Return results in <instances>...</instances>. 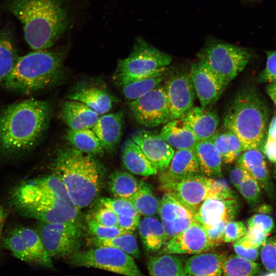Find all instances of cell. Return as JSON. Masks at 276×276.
I'll use <instances>...</instances> for the list:
<instances>
[{"instance_id": "obj_1", "label": "cell", "mask_w": 276, "mask_h": 276, "mask_svg": "<svg viewBox=\"0 0 276 276\" xmlns=\"http://www.w3.org/2000/svg\"><path fill=\"white\" fill-rule=\"evenodd\" d=\"M10 207L25 218L42 223L78 222L79 209L55 174L15 185L8 194Z\"/></svg>"}, {"instance_id": "obj_2", "label": "cell", "mask_w": 276, "mask_h": 276, "mask_svg": "<svg viewBox=\"0 0 276 276\" xmlns=\"http://www.w3.org/2000/svg\"><path fill=\"white\" fill-rule=\"evenodd\" d=\"M45 101L28 99L0 109V159H12L33 150L47 128Z\"/></svg>"}, {"instance_id": "obj_3", "label": "cell", "mask_w": 276, "mask_h": 276, "mask_svg": "<svg viewBox=\"0 0 276 276\" xmlns=\"http://www.w3.org/2000/svg\"><path fill=\"white\" fill-rule=\"evenodd\" d=\"M3 7L21 22L25 39L33 51L51 48L68 26L63 0H8Z\"/></svg>"}, {"instance_id": "obj_4", "label": "cell", "mask_w": 276, "mask_h": 276, "mask_svg": "<svg viewBox=\"0 0 276 276\" xmlns=\"http://www.w3.org/2000/svg\"><path fill=\"white\" fill-rule=\"evenodd\" d=\"M50 168L61 180L72 202L79 209L89 205L100 189V171L91 155L76 149L59 151Z\"/></svg>"}, {"instance_id": "obj_5", "label": "cell", "mask_w": 276, "mask_h": 276, "mask_svg": "<svg viewBox=\"0 0 276 276\" xmlns=\"http://www.w3.org/2000/svg\"><path fill=\"white\" fill-rule=\"evenodd\" d=\"M268 113L265 103L253 89L239 92L224 117V126L239 139L244 150L263 151L267 139Z\"/></svg>"}, {"instance_id": "obj_6", "label": "cell", "mask_w": 276, "mask_h": 276, "mask_svg": "<svg viewBox=\"0 0 276 276\" xmlns=\"http://www.w3.org/2000/svg\"><path fill=\"white\" fill-rule=\"evenodd\" d=\"M34 50L18 57L10 74L3 80L12 91L29 94L54 84L61 75L65 51Z\"/></svg>"}, {"instance_id": "obj_7", "label": "cell", "mask_w": 276, "mask_h": 276, "mask_svg": "<svg viewBox=\"0 0 276 276\" xmlns=\"http://www.w3.org/2000/svg\"><path fill=\"white\" fill-rule=\"evenodd\" d=\"M171 61L169 54L139 37L129 55L119 60L112 79L116 84L122 87L166 70Z\"/></svg>"}, {"instance_id": "obj_8", "label": "cell", "mask_w": 276, "mask_h": 276, "mask_svg": "<svg viewBox=\"0 0 276 276\" xmlns=\"http://www.w3.org/2000/svg\"><path fill=\"white\" fill-rule=\"evenodd\" d=\"M197 56L199 61L206 64L227 85L244 70L251 55L245 48L215 42L203 48Z\"/></svg>"}, {"instance_id": "obj_9", "label": "cell", "mask_w": 276, "mask_h": 276, "mask_svg": "<svg viewBox=\"0 0 276 276\" xmlns=\"http://www.w3.org/2000/svg\"><path fill=\"white\" fill-rule=\"evenodd\" d=\"M2 246L15 258L30 264L53 267L52 258L43 244L37 231L25 226H16L3 234Z\"/></svg>"}, {"instance_id": "obj_10", "label": "cell", "mask_w": 276, "mask_h": 276, "mask_svg": "<svg viewBox=\"0 0 276 276\" xmlns=\"http://www.w3.org/2000/svg\"><path fill=\"white\" fill-rule=\"evenodd\" d=\"M72 256V263L77 266L99 268L128 276L143 275L132 257L116 248L98 246Z\"/></svg>"}, {"instance_id": "obj_11", "label": "cell", "mask_w": 276, "mask_h": 276, "mask_svg": "<svg viewBox=\"0 0 276 276\" xmlns=\"http://www.w3.org/2000/svg\"><path fill=\"white\" fill-rule=\"evenodd\" d=\"M37 231L52 258L72 256L77 251L81 236L78 222H40Z\"/></svg>"}, {"instance_id": "obj_12", "label": "cell", "mask_w": 276, "mask_h": 276, "mask_svg": "<svg viewBox=\"0 0 276 276\" xmlns=\"http://www.w3.org/2000/svg\"><path fill=\"white\" fill-rule=\"evenodd\" d=\"M129 108L134 120L146 127L164 125L171 120L165 87L160 84L130 102Z\"/></svg>"}, {"instance_id": "obj_13", "label": "cell", "mask_w": 276, "mask_h": 276, "mask_svg": "<svg viewBox=\"0 0 276 276\" xmlns=\"http://www.w3.org/2000/svg\"><path fill=\"white\" fill-rule=\"evenodd\" d=\"M160 183L162 191L171 195L194 215L209 194L212 178L199 174Z\"/></svg>"}, {"instance_id": "obj_14", "label": "cell", "mask_w": 276, "mask_h": 276, "mask_svg": "<svg viewBox=\"0 0 276 276\" xmlns=\"http://www.w3.org/2000/svg\"><path fill=\"white\" fill-rule=\"evenodd\" d=\"M216 247L208 239L203 225L197 221L166 242L158 255H195Z\"/></svg>"}, {"instance_id": "obj_15", "label": "cell", "mask_w": 276, "mask_h": 276, "mask_svg": "<svg viewBox=\"0 0 276 276\" xmlns=\"http://www.w3.org/2000/svg\"><path fill=\"white\" fill-rule=\"evenodd\" d=\"M239 210L235 194H211L194 215L195 219L204 226L233 220Z\"/></svg>"}, {"instance_id": "obj_16", "label": "cell", "mask_w": 276, "mask_h": 276, "mask_svg": "<svg viewBox=\"0 0 276 276\" xmlns=\"http://www.w3.org/2000/svg\"><path fill=\"white\" fill-rule=\"evenodd\" d=\"M189 74L202 107H208L215 103L226 86L218 75L199 60L192 64Z\"/></svg>"}, {"instance_id": "obj_17", "label": "cell", "mask_w": 276, "mask_h": 276, "mask_svg": "<svg viewBox=\"0 0 276 276\" xmlns=\"http://www.w3.org/2000/svg\"><path fill=\"white\" fill-rule=\"evenodd\" d=\"M165 87L171 120L181 117L193 106L196 94L189 73L174 75Z\"/></svg>"}, {"instance_id": "obj_18", "label": "cell", "mask_w": 276, "mask_h": 276, "mask_svg": "<svg viewBox=\"0 0 276 276\" xmlns=\"http://www.w3.org/2000/svg\"><path fill=\"white\" fill-rule=\"evenodd\" d=\"M158 214L168 240L196 221L189 209L168 193L160 200Z\"/></svg>"}, {"instance_id": "obj_19", "label": "cell", "mask_w": 276, "mask_h": 276, "mask_svg": "<svg viewBox=\"0 0 276 276\" xmlns=\"http://www.w3.org/2000/svg\"><path fill=\"white\" fill-rule=\"evenodd\" d=\"M141 148L151 164L160 172L165 170L174 150L159 135L148 131H138L130 137Z\"/></svg>"}, {"instance_id": "obj_20", "label": "cell", "mask_w": 276, "mask_h": 276, "mask_svg": "<svg viewBox=\"0 0 276 276\" xmlns=\"http://www.w3.org/2000/svg\"><path fill=\"white\" fill-rule=\"evenodd\" d=\"M201 174L193 149H177L167 168L160 172V183L175 181Z\"/></svg>"}, {"instance_id": "obj_21", "label": "cell", "mask_w": 276, "mask_h": 276, "mask_svg": "<svg viewBox=\"0 0 276 276\" xmlns=\"http://www.w3.org/2000/svg\"><path fill=\"white\" fill-rule=\"evenodd\" d=\"M193 131L197 140L210 139L219 124L217 113L208 107L192 106L181 117Z\"/></svg>"}, {"instance_id": "obj_22", "label": "cell", "mask_w": 276, "mask_h": 276, "mask_svg": "<svg viewBox=\"0 0 276 276\" xmlns=\"http://www.w3.org/2000/svg\"><path fill=\"white\" fill-rule=\"evenodd\" d=\"M237 164L255 179L268 195L274 197L273 185L270 179L265 158L257 149L244 150L237 159Z\"/></svg>"}, {"instance_id": "obj_23", "label": "cell", "mask_w": 276, "mask_h": 276, "mask_svg": "<svg viewBox=\"0 0 276 276\" xmlns=\"http://www.w3.org/2000/svg\"><path fill=\"white\" fill-rule=\"evenodd\" d=\"M123 122L122 111L99 117L92 129L104 150L110 152L116 148L121 138Z\"/></svg>"}, {"instance_id": "obj_24", "label": "cell", "mask_w": 276, "mask_h": 276, "mask_svg": "<svg viewBox=\"0 0 276 276\" xmlns=\"http://www.w3.org/2000/svg\"><path fill=\"white\" fill-rule=\"evenodd\" d=\"M60 116L70 129H92L99 115L86 104L79 101L71 100L62 105Z\"/></svg>"}, {"instance_id": "obj_25", "label": "cell", "mask_w": 276, "mask_h": 276, "mask_svg": "<svg viewBox=\"0 0 276 276\" xmlns=\"http://www.w3.org/2000/svg\"><path fill=\"white\" fill-rule=\"evenodd\" d=\"M226 257L225 252L205 251L195 254L185 262L186 273L187 275H221L222 264Z\"/></svg>"}, {"instance_id": "obj_26", "label": "cell", "mask_w": 276, "mask_h": 276, "mask_svg": "<svg viewBox=\"0 0 276 276\" xmlns=\"http://www.w3.org/2000/svg\"><path fill=\"white\" fill-rule=\"evenodd\" d=\"M121 159L125 169L133 174L150 176L158 173L140 147L130 138L127 139L123 146Z\"/></svg>"}, {"instance_id": "obj_27", "label": "cell", "mask_w": 276, "mask_h": 276, "mask_svg": "<svg viewBox=\"0 0 276 276\" xmlns=\"http://www.w3.org/2000/svg\"><path fill=\"white\" fill-rule=\"evenodd\" d=\"M159 135L173 148L193 149L198 141L185 122L179 118L164 124Z\"/></svg>"}, {"instance_id": "obj_28", "label": "cell", "mask_w": 276, "mask_h": 276, "mask_svg": "<svg viewBox=\"0 0 276 276\" xmlns=\"http://www.w3.org/2000/svg\"><path fill=\"white\" fill-rule=\"evenodd\" d=\"M193 150L201 174L209 177L222 176V157L210 139L198 141Z\"/></svg>"}, {"instance_id": "obj_29", "label": "cell", "mask_w": 276, "mask_h": 276, "mask_svg": "<svg viewBox=\"0 0 276 276\" xmlns=\"http://www.w3.org/2000/svg\"><path fill=\"white\" fill-rule=\"evenodd\" d=\"M138 228L141 242L147 251H158L168 240L163 223L154 215L140 220Z\"/></svg>"}, {"instance_id": "obj_30", "label": "cell", "mask_w": 276, "mask_h": 276, "mask_svg": "<svg viewBox=\"0 0 276 276\" xmlns=\"http://www.w3.org/2000/svg\"><path fill=\"white\" fill-rule=\"evenodd\" d=\"M67 98L83 103L99 116L108 112L112 107L113 101L109 94L94 87L81 88L70 94Z\"/></svg>"}, {"instance_id": "obj_31", "label": "cell", "mask_w": 276, "mask_h": 276, "mask_svg": "<svg viewBox=\"0 0 276 276\" xmlns=\"http://www.w3.org/2000/svg\"><path fill=\"white\" fill-rule=\"evenodd\" d=\"M147 267L151 275H187L183 258L175 254H164L150 257Z\"/></svg>"}, {"instance_id": "obj_32", "label": "cell", "mask_w": 276, "mask_h": 276, "mask_svg": "<svg viewBox=\"0 0 276 276\" xmlns=\"http://www.w3.org/2000/svg\"><path fill=\"white\" fill-rule=\"evenodd\" d=\"M210 139L218 149L224 163H233L244 151L238 137L231 130L215 133Z\"/></svg>"}, {"instance_id": "obj_33", "label": "cell", "mask_w": 276, "mask_h": 276, "mask_svg": "<svg viewBox=\"0 0 276 276\" xmlns=\"http://www.w3.org/2000/svg\"><path fill=\"white\" fill-rule=\"evenodd\" d=\"M65 139L76 149L90 155H100L104 150L93 129L68 130Z\"/></svg>"}, {"instance_id": "obj_34", "label": "cell", "mask_w": 276, "mask_h": 276, "mask_svg": "<svg viewBox=\"0 0 276 276\" xmlns=\"http://www.w3.org/2000/svg\"><path fill=\"white\" fill-rule=\"evenodd\" d=\"M129 200L140 215L149 216L158 214L160 200L154 194L151 186L143 180L139 181L138 189Z\"/></svg>"}, {"instance_id": "obj_35", "label": "cell", "mask_w": 276, "mask_h": 276, "mask_svg": "<svg viewBox=\"0 0 276 276\" xmlns=\"http://www.w3.org/2000/svg\"><path fill=\"white\" fill-rule=\"evenodd\" d=\"M139 181L130 173L116 171L109 176L108 187L116 198L130 200L139 188Z\"/></svg>"}, {"instance_id": "obj_36", "label": "cell", "mask_w": 276, "mask_h": 276, "mask_svg": "<svg viewBox=\"0 0 276 276\" xmlns=\"http://www.w3.org/2000/svg\"><path fill=\"white\" fill-rule=\"evenodd\" d=\"M18 57L12 35L8 31H0V81L10 74Z\"/></svg>"}, {"instance_id": "obj_37", "label": "cell", "mask_w": 276, "mask_h": 276, "mask_svg": "<svg viewBox=\"0 0 276 276\" xmlns=\"http://www.w3.org/2000/svg\"><path fill=\"white\" fill-rule=\"evenodd\" d=\"M260 265L255 261L242 258L237 254L226 257L222 266V275L252 276L260 271Z\"/></svg>"}, {"instance_id": "obj_38", "label": "cell", "mask_w": 276, "mask_h": 276, "mask_svg": "<svg viewBox=\"0 0 276 276\" xmlns=\"http://www.w3.org/2000/svg\"><path fill=\"white\" fill-rule=\"evenodd\" d=\"M166 70L122 86V92L125 98L131 102L160 85L164 79Z\"/></svg>"}, {"instance_id": "obj_39", "label": "cell", "mask_w": 276, "mask_h": 276, "mask_svg": "<svg viewBox=\"0 0 276 276\" xmlns=\"http://www.w3.org/2000/svg\"><path fill=\"white\" fill-rule=\"evenodd\" d=\"M94 243L97 246H108L119 249L134 258L140 255L137 242L132 232H128L119 236L102 239L95 238Z\"/></svg>"}, {"instance_id": "obj_40", "label": "cell", "mask_w": 276, "mask_h": 276, "mask_svg": "<svg viewBox=\"0 0 276 276\" xmlns=\"http://www.w3.org/2000/svg\"><path fill=\"white\" fill-rule=\"evenodd\" d=\"M237 190L251 208H257L259 205L261 199V187L250 175L244 180Z\"/></svg>"}, {"instance_id": "obj_41", "label": "cell", "mask_w": 276, "mask_h": 276, "mask_svg": "<svg viewBox=\"0 0 276 276\" xmlns=\"http://www.w3.org/2000/svg\"><path fill=\"white\" fill-rule=\"evenodd\" d=\"M100 202L102 206L111 209L118 215L140 217V214L129 200L103 197L100 199Z\"/></svg>"}, {"instance_id": "obj_42", "label": "cell", "mask_w": 276, "mask_h": 276, "mask_svg": "<svg viewBox=\"0 0 276 276\" xmlns=\"http://www.w3.org/2000/svg\"><path fill=\"white\" fill-rule=\"evenodd\" d=\"M261 258L268 275H276V235L267 238L261 245Z\"/></svg>"}, {"instance_id": "obj_43", "label": "cell", "mask_w": 276, "mask_h": 276, "mask_svg": "<svg viewBox=\"0 0 276 276\" xmlns=\"http://www.w3.org/2000/svg\"><path fill=\"white\" fill-rule=\"evenodd\" d=\"M87 224L90 233L99 238H111L128 233L118 226H108L102 225L94 219H89Z\"/></svg>"}, {"instance_id": "obj_44", "label": "cell", "mask_w": 276, "mask_h": 276, "mask_svg": "<svg viewBox=\"0 0 276 276\" xmlns=\"http://www.w3.org/2000/svg\"><path fill=\"white\" fill-rule=\"evenodd\" d=\"M267 236L258 228H247L245 235L237 241L244 248H259L266 241Z\"/></svg>"}, {"instance_id": "obj_45", "label": "cell", "mask_w": 276, "mask_h": 276, "mask_svg": "<svg viewBox=\"0 0 276 276\" xmlns=\"http://www.w3.org/2000/svg\"><path fill=\"white\" fill-rule=\"evenodd\" d=\"M247 229L242 221L233 220L227 222L224 229L223 242L230 243L237 241L245 235Z\"/></svg>"}, {"instance_id": "obj_46", "label": "cell", "mask_w": 276, "mask_h": 276, "mask_svg": "<svg viewBox=\"0 0 276 276\" xmlns=\"http://www.w3.org/2000/svg\"><path fill=\"white\" fill-rule=\"evenodd\" d=\"M248 228H257L267 235H269L274 228L273 219L269 216L264 214H257L250 217L247 222Z\"/></svg>"}, {"instance_id": "obj_47", "label": "cell", "mask_w": 276, "mask_h": 276, "mask_svg": "<svg viewBox=\"0 0 276 276\" xmlns=\"http://www.w3.org/2000/svg\"><path fill=\"white\" fill-rule=\"evenodd\" d=\"M266 67L259 75L258 80L260 82H276V51L266 52Z\"/></svg>"}, {"instance_id": "obj_48", "label": "cell", "mask_w": 276, "mask_h": 276, "mask_svg": "<svg viewBox=\"0 0 276 276\" xmlns=\"http://www.w3.org/2000/svg\"><path fill=\"white\" fill-rule=\"evenodd\" d=\"M100 224L108 226H116L118 215L111 209L102 206L95 214L94 218Z\"/></svg>"}, {"instance_id": "obj_49", "label": "cell", "mask_w": 276, "mask_h": 276, "mask_svg": "<svg viewBox=\"0 0 276 276\" xmlns=\"http://www.w3.org/2000/svg\"><path fill=\"white\" fill-rule=\"evenodd\" d=\"M227 222H222L211 226H203L208 239L216 246L223 242L224 229Z\"/></svg>"}, {"instance_id": "obj_50", "label": "cell", "mask_w": 276, "mask_h": 276, "mask_svg": "<svg viewBox=\"0 0 276 276\" xmlns=\"http://www.w3.org/2000/svg\"><path fill=\"white\" fill-rule=\"evenodd\" d=\"M140 217L118 215L117 226L127 232H132L138 227Z\"/></svg>"}, {"instance_id": "obj_51", "label": "cell", "mask_w": 276, "mask_h": 276, "mask_svg": "<svg viewBox=\"0 0 276 276\" xmlns=\"http://www.w3.org/2000/svg\"><path fill=\"white\" fill-rule=\"evenodd\" d=\"M249 175L248 173L237 164L231 170L229 178L233 185L238 190L242 182Z\"/></svg>"}, {"instance_id": "obj_52", "label": "cell", "mask_w": 276, "mask_h": 276, "mask_svg": "<svg viewBox=\"0 0 276 276\" xmlns=\"http://www.w3.org/2000/svg\"><path fill=\"white\" fill-rule=\"evenodd\" d=\"M234 250L239 256L252 261H256L259 256V248L246 249L243 247L238 241L233 244Z\"/></svg>"}, {"instance_id": "obj_53", "label": "cell", "mask_w": 276, "mask_h": 276, "mask_svg": "<svg viewBox=\"0 0 276 276\" xmlns=\"http://www.w3.org/2000/svg\"><path fill=\"white\" fill-rule=\"evenodd\" d=\"M262 152L271 162H276V140L267 139Z\"/></svg>"}, {"instance_id": "obj_54", "label": "cell", "mask_w": 276, "mask_h": 276, "mask_svg": "<svg viewBox=\"0 0 276 276\" xmlns=\"http://www.w3.org/2000/svg\"><path fill=\"white\" fill-rule=\"evenodd\" d=\"M8 213L4 207L0 203V258L2 256V240L4 233V226L7 220Z\"/></svg>"}, {"instance_id": "obj_55", "label": "cell", "mask_w": 276, "mask_h": 276, "mask_svg": "<svg viewBox=\"0 0 276 276\" xmlns=\"http://www.w3.org/2000/svg\"><path fill=\"white\" fill-rule=\"evenodd\" d=\"M266 91L276 105V82H271L266 87Z\"/></svg>"}, {"instance_id": "obj_56", "label": "cell", "mask_w": 276, "mask_h": 276, "mask_svg": "<svg viewBox=\"0 0 276 276\" xmlns=\"http://www.w3.org/2000/svg\"><path fill=\"white\" fill-rule=\"evenodd\" d=\"M267 139L276 140V116L272 118L270 123L267 132Z\"/></svg>"}, {"instance_id": "obj_57", "label": "cell", "mask_w": 276, "mask_h": 276, "mask_svg": "<svg viewBox=\"0 0 276 276\" xmlns=\"http://www.w3.org/2000/svg\"><path fill=\"white\" fill-rule=\"evenodd\" d=\"M256 209L258 212L264 213H269L271 210L270 206L266 204L259 205Z\"/></svg>"}, {"instance_id": "obj_58", "label": "cell", "mask_w": 276, "mask_h": 276, "mask_svg": "<svg viewBox=\"0 0 276 276\" xmlns=\"http://www.w3.org/2000/svg\"><path fill=\"white\" fill-rule=\"evenodd\" d=\"M274 173L276 176V162H275V165H274Z\"/></svg>"}]
</instances>
